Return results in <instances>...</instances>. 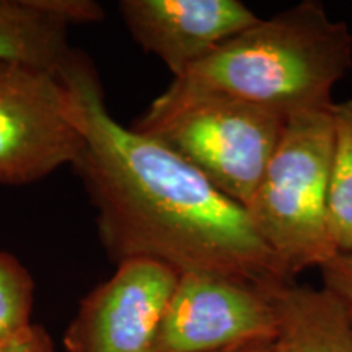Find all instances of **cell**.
<instances>
[{
  "label": "cell",
  "mask_w": 352,
  "mask_h": 352,
  "mask_svg": "<svg viewBox=\"0 0 352 352\" xmlns=\"http://www.w3.org/2000/svg\"><path fill=\"white\" fill-rule=\"evenodd\" d=\"M276 352H352L349 305L327 287L279 285L272 290Z\"/></svg>",
  "instance_id": "9"
},
{
  "label": "cell",
  "mask_w": 352,
  "mask_h": 352,
  "mask_svg": "<svg viewBox=\"0 0 352 352\" xmlns=\"http://www.w3.org/2000/svg\"><path fill=\"white\" fill-rule=\"evenodd\" d=\"M349 310H351V320H352V305H349Z\"/></svg>",
  "instance_id": "17"
},
{
  "label": "cell",
  "mask_w": 352,
  "mask_h": 352,
  "mask_svg": "<svg viewBox=\"0 0 352 352\" xmlns=\"http://www.w3.org/2000/svg\"><path fill=\"white\" fill-rule=\"evenodd\" d=\"M0 352H56L50 334L39 324H30L0 342Z\"/></svg>",
  "instance_id": "15"
},
{
  "label": "cell",
  "mask_w": 352,
  "mask_h": 352,
  "mask_svg": "<svg viewBox=\"0 0 352 352\" xmlns=\"http://www.w3.org/2000/svg\"><path fill=\"white\" fill-rule=\"evenodd\" d=\"M178 277L153 259L120 263L107 283L82 300L65 331V351L153 352Z\"/></svg>",
  "instance_id": "7"
},
{
  "label": "cell",
  "mask_w": 352,
  "mask_h": 352,
  "mask_svg": "<svg viewBox=\"0 0 352 352\" xmlns=\"http://www.w3.org/2000/svg\"><path fill=\"white\" fill-rule=\"evenodd\" d=\"M33 277L13 254L0 252V342L32 324Z\"/></svg>",
  "instance_id": "12"
},
{
  "label": "cell",
  "mask_w": 352,
  "mask_h": 352,
  "mask_svg": "<svg viewBox=\"0 0 352 352\" xmlns=\"http://www.w3.org/2000/svg\"><path fill=\"white\" fill-rule=\"evenodd\" d=\"M331 157V108L292 114L245 208L290 279L310 267L321 270L340 253L329 212Z\"/></svg>",
  "instance_id": "3"
},
{
  "label": "cell",
  "mask_w": 352,
  "mask_h": 352,
  "mask_svg": "<svg viewBox=\"0 0 352 352\" xmlns=\"http://www.w3.org/2000/svg\"><path fill=\"white\" fill-rule=\"evenodd\" d=\"M120 12L135 43L173 78L259 20L240 0H121Z\"/></svg>",
  "instance_id": "8"
},
{
  "label": "cell",
  "mask_w": 352,
  "mask_h": 352,
  "mask_svg": "<svg viewBox=\"0 0 352 352\" xmlns=\"http://www.w3.org/2000/svg\"><path fill=\"white\" fill-rule=\"evenodd\" d=\"M220 352H276V351L272 342H259V344H248V346H241V347H235V349L220 351Z\"/></svg>",
  "instance_id": "16"
},
{
  "label": "cell",
  "mask_w": 352,
  "mask_h": 352,
  "mask_svg": "<svg viewBox=\"0 0 352 352\" xmlns=\"http://www.w3.org/2000/svg\"><path fill=\"white\" fill-rule=\"evenodd\" d=\"M287 116L228 100H202L131 127L160 140L246 208L283 138Z\"/></svg>",
  "instance_id": "4"
},
{
  "label": "cell",
  "mask_w": 352,
  "mask_h": 352,
  "mask_svg": "<svg viewBox=\"0 0 352 352\" xmlns=\"http://www.w3.org/2000/svg\"><path fill=\"white\" fill-rule=\"evenodd\" d=\"M351 253H352V252H351Z\"/></svg>",
  "instance_id": "18"
},
{
  "label": "cell",
  "mask_w": 352,
  "mask_h": 352,
  "mask_svg": "<svg viewBox=\"0 0 352 352\" xmlns=\"http://www.w3.org/2000/svg\"><path fill=\"white\" fill-rule=\"evenodd\" d=\"M331 232L340 253L352 252V98L333 103Z\"/></svg>",
  "instance_id": "11"
},
{
  "label": "cell",
  "mask_w": 352,
  "mask_h": 352,
  "mask_svg": "<svg viewBox=\"0 0 352 352\" xmlns=\"http://www.w3.org/2000/svg\"><path fill=\"white\" fill-rule=\"evenodd\" d=\"M352 65V33L316 0H303L240 32L175 77L138 121L202 100H228L284 116L331 108Z\"/></svg>",
  "instance_id": "2"
},
{
  "label": "cell",
  "mask_w": 352,
  "mask_h": 352,
  "mask_svg": "<svg viewBox=\"0 0 352 352\" xmlns=\"http://www.w3.org/2000/svg\"><path fill=\"white\" fill-rule=\"evenodd\" d=\"M69 26L34 0H0V60L59 70L70 54Z\"/></svg>",
  "instance_id": "10"
},
{
  "label": "cell",
  "mask_w": 352,
  "mask_h": 352,
  "mask_svg": "<svg viewBox=\"0 0 352 352\" xmlns=\"http://www.w3.org/2000/svg\"><path fill=\"white\" fill-rule=\"evenodd\" d=\"M43 12L64 25L96 23L104 19V10L94 0H34Z\"/></svg>",
  "instance_id": "13"
},
{
  "label": "cell",
  "mask_w": 352,
  "mask_h": 352,
  "mask_svg": "<svg viewBox=\"0 0 352 352\" xmlns=\"http://www.w3.org/2000/svg\"><path fill=\"white\" fill-rule=\"evenodd\" d=\"M272 290L212 272L179 274L153 352H220L272 342Z\"/></svg>",
  "instance_id": "6"
},
{
  "label": "cell",
  "mask_w": 352,
  "mask_h": 352,
  "mask_svg": "<svg viewBox=\"0 0 352 352\" xmlns=\"http://www.w3.org/2000/svg\"><path fill=\"white\" fill-rule=\"evenodd\" d=\"M82 145L56 70L0 60V184L36 183L74 165Z\"/></svg>",
  "instance_id": "5"
},
{
  "label": "cell",
  "mask_w": 352,
  "mask_h": 352,
  "mask_svg": "<svg viewBox=\"0 0 352 352\" xmlns=\"http://www.w3.org/2000/svg\"><path fill=\"white\" fill-rule=\"evenodd\" d=\"M57 76L83 140L72 166L113 263L153 259L178 274L212 272L263 289L292 280L241 206L160 140L114 120L90 57L72 50Z\"/></svg>",
  "instance_id": "1"
},
{
  "label": "cell",
  "mask_w": 352,
  "mask_h": 352,
  "mask_svg": "<svg viewBox=\"0 0 352 352\" xmlns=\"http://www.w3.org/2000/svg\"><path fill=\"white\" fill-rule=\"evenodd\" d=\"M320 271L323 287L352 305V253H338Z\"/></svg>",
  "instance_id": "14"
}]
</instances>
